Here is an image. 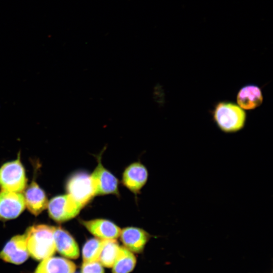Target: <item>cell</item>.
<instances>
[{
  "instance_id": "cell-1",
  "label": "cell",
  "mask_w": 273,
  "mask_h": 273,
  "mask_svg": "<svg viewBox=\"0 0 273 273\" xmlns=\"http://www.w3.org/2000/svg\"><path fill=\"white\" fill-rule=\"evenodd\" d=\"M54 226L36 224L30 226L25 236L29 254L36 260L52 256L56 250L54 238Z\"/></svg>"
},
{
  "instance_id": "cell-2",
  "label": "cell",
  "mask_w": 273,
  "mask_h": 273,
  "mask_svg": "<svg viewBox=\"0 0 273 273\" xmlns=\"http://www.w3.org/2000/svg\"><path fill=\"white\" fill-rule=\"evenodd\" d=\"M213 117L221 130L225 132H234L240 130L244 126L246 114L236 104L222 102L215 106Z\"/></svg>"
},
{
  "instance_id": "cell-3",
  "label": "cell",
  "mask_w": 273,
  "mask_h": 273,
  "mask_svg": "<svg viewBox=\"0 0 273 273\" xmlns=\"http://www.w3.org/2000/svg\"><path fill=\"white\" fill-rule=\"evenodd\" d=\"M27 178L24 168L17 158L4 163L0 168V188L2 190L21 193L25 188Z\"/></svg>"
},
{
  "instance_id": "cell-4",
  "label": "cell",
  "mask_w": 273,
  "mask_h": 273,
  "mask_svg": "<svg viewBox=\"0 0 273 273\" xmlns=\"http://www.w3.org/2000/svg\"><path fill=\"white\" fill-rule=\"evenodd\" d=\"M105 148L106 147L96 156L98 164L89 175L95 196L119 194L117 178L107 169L101 162L102 155Z\"/></svg>"
},
{
  "instance_id": "cell-5",
  "label": "cell",
  "mask_w": 273,
  "mask_h": 273,
  "mask_svg": "<svg viewBox=\"0 0 273 273\" xmlns=\"http://www.w3.org/2000/svg\"><path fill=\"white\" fill-rule=\"evenodd\" d=\"M50 217L58 222H63L75 217L82 206L69 194L53 198L48 204Z\"/></svg>"
},
{
  "instance_id": "cell-6",
  "label": "cell",
  "mask_w": 273,
  "mask_h": 273,
  "mask_svg": "<svg viewBox=\"0 0 273 273\" xmlns=\"http://www.w3.org/2000/svg\"><path fill=\"white\" fill-rule=\"evenodd\" d=\"M67 194L82 207L94 197L90 175L83 172L72 175L66 184Z\"/></svg>"
},
{
  "instance_id": "cell-7",
  "label": "cell",
  "mask_w": 273,
  "mask_h": 273,
  "mask_svg": "<svg viewBox=\"0 0 273 273\" xmlns=\"http://www.w3.org/2000/svg\"><path fill=\"white\" fill-rule=\"evenodd\" d=\"M25 207L24 197L21 193L4 190L0 192V220L16 218Z\"/></svg>"
},
{
  "instance_id": "cell-8",
  "label": "cell",
  "mask_w": 273,
  "mask_h": 273,
  "mask_svg": "<svg viewBox=\"0 0 273 273\" xmlns=\"http://www.w3.org/2000/svg\"><path fill=\"white\" fill-rule=\"evenodd\" d=\"M25 235L12 237L0 252V258L4 261L19 264L26 260L29 256Z\"/></svg>"
},
{
  "instance_id": "cell-9",
  "label": "cell",
  "mask_w": 273,
  "mask_h": 273,
  "mask_svg": "<svg viewBox=\"0 0 273 273\" xmlns=\"http://www.w3.org/2000/svg\"><path fill=\"white\" fill-rule=\"evenodd\" d=\"M82 225L95 237L102 240H116L121 229L111 221L105 219L80 220Z\"/></svg>"
},
{
  "instance_id": "cell-10",
  "label": "cell",
  "mask_w": 273,
  "mask_h": 273,
  "mask_svg": "<svg viewBox=\"0 0 273 273\" xmlns=\"http://www.w3.org/2000/svg\"><path fill=\"white\" fill-rule=\"evenodd\" d=\"M148 177L146 167L140 162H134L124 169L122 183L131 192L138 194L146 183Z\"/></svg>"
},
{
  "instance_id": "cell-11",
  "label": "cell",
  "mask_w": 273,
  "mask_h": 273,
  "mask_svg": "<svg viewBox=\"0 0 273 273\" xmlns=\"http://www.w3.org/2000/svg\"><path fill=\"white\" fill-rule=\"evenodd\" d=\"M119 237L123 247L133 253H140L144 250L151 235L142 229L128 226L121 229Z\"/></svg>"
},
{
  "instance_id": "cell-12",
  "label": "cell",
  "mask_w": 273,
  "mask_h": 273,
  "mask_svg": "<svg viewBox=\"0 0 273 273\" xmlns=\"http://www.w3.org/2000/svg\"><path fill=\"white\" fill-rule=\"evenodd\" d=\"M56 250L69 259H77L80 254L78 245L74 238L61 227L54 228Z\"/></svg>"
},
{
  "instance_id": "cell-13",
  "label": "cell",
  "mask_w": 273,
  "mask_h": 273,
  "mask_svg": "<svg viewBox=\"0 0 273 273\" xmlns=\"http://www.w3.org/2000/svg\"><path fill=\"white\" fill-rule=\"evenodd\" d=\"M24 197L27 208L35 216L48 207V201L44 192L34 181L27 188Z\"/></svg>"
},
{
  "instance_id": "cell-14",
  "label": "cell",
  "mask_w": 273,
  "mask_h": 273,
  "mask_svg": "<svg viewBox=\"0 0 273 273\" xmlns=\"http://www.w3.org/2000/svg\"><path fill=\"white\" fill-rule=\"evenodd\" d=\"M76 266L70 260L60 257H49L42 260L34 273H73Z\"/></svg>"
},
{
  "instance_id": "cell-15",
  "label": "cell",
  "mask_w": 273,
  "mask_h": 273,
  "mask_svg": "<svg viewBox=\"0 0 273 273\" xmlns=\"http://www.w3.org/2000/svg\"><path fill=\"white\" fill-rule=\"evenodd\" d=\"M237 101L243 109L252 110L259 106L263 102L260 88L254 85H248L242 87L238 93Z\"/></svg>"
},
{
  "instance_id": "cell-16",
  "label": "cell",
  "mask_w": 273,
  "mask_h": 273,
  "mask_svg": "<svg viewBox=\"0 0 273 273\" xmlns=\"http://www.w3.org/2000/svg\"><path fill=\"white\" fill-rule=\"evenodd\" d=\"M136 259L133 253L120 246L116 258L111 267L112 273H130L135 267Z\"/></svg>"
},
{
  "instance_id": "cell-17",
  "label": "cell",
  "mask_w": 273,
  "mask_h": 273,
  "mask_svg": "<svg viewBox=\"0 0 273 273\" xmlns=\"http://www.w3.org/2000/svg\"><path fill=\"white\" fill-rule=\"evenodd\" d=\"M120 248L116 240H105L99 261L104 267L111 268Z\"/></svg>"
},
{
  "instance_id": "cell-18",
  "label": "cell",
  "mask_w": 273,
  "mask_h": 273,
  "mask_svg": "<svg viewBox=\"0 0 273 273\" xmlns=\"http://www.w3.org/2000/svg\"><path fill=\"white\" fill-rule=\"evenodd\" d=\"M104 240L95 237L85 243L82 250L83 262L99 261Z\"/></svg>"
},
{
  "instance_id": "cell-19",
  "label": "cell",
  "mask_w": 273,
  "mask_h": 273,
  "mask_svg": "<svg viewBox=\"0 0 273 273\" xmlns=\"http://www.w3.org/2000/svg\"><path fill=\"white\" fill-rule=\"evenodd\" d=\"M81 273H105L104 266L99 261L82 262Z\"/></svg>"
},
{
  "instance_id": "cell-20",
  "label": "cell",
  "mask_w": 273,
  "mask_h": 273,
  "mask_svg": "<svg viewBox=\"0 0 273 273\" xmlns=\"http://www.w3.org/2000/svg\"><path fill=\"white\" fill-rule=\"evenodd\" d=\"M73 273H78V272H73Z\"/></svg>"
}]
</instances>
